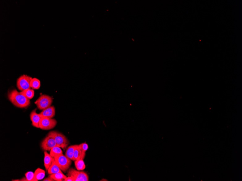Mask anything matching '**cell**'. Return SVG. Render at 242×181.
<instances>
[{
    "instance_id": "cell-1",
    "label": "cell",
    "mask_w": 242,
    "mask_h": 181,
    "mask_svg": "<svg viewBox=\"0 0 242 181\" xmlns=\"http://www.w3.org/2000/svg\"><path fill=\"white\" fill-rule=\"evenodd\" d=\"M8 100L12 104L20 108H26L30 104V100L16 89L11 90L8 94Z\"/></svg>"
},
{
    "instance_id": "cell-2",
    "label": "cell",
    "mask_w": 242,
    "mask_h": 181,
    "mask_svg": "<svg viewBox=\"0 0 242 181\" xmlns=\"http://www.w3.org/2000/svg\"><path fill=\"white\" fill-rule=\"evenodd\" d=\"M54 159L60 169L64 172L68 171L72 163L71 160L63 154L56 156Z\"/></svg>"
},
{
    "instance_id": "cell-3",
    "label": "cell",
    "mask_w": 242,
    "mask_h": 181,
    "mask_svg": "<svg viewBox=\"0 0 242 181\" xmlns=\"http://www.w3.org/2000/svg\"><path fill=\"white\" fill-rule=\"evenodd\" d=\"M53 137L55 140L57 146L65 149H66L69 144V142L64 134L56 131H52L49 133Z\"/></svg>"
},
{
    "instance_id": "cell-4",
    "label": "cell",
    "mask_w": 242,
    "mask_h": 181,
    "mask_svg": "<svg viewBox=\"0 0 242 181\" xmlns=\"http://www.w3.org/2000/svg\"><path fill=\"white\" fill-rule=\"evenodd\" d=\"M53 99L51 97L47 95H42L36 101L37 108L40 110H43L50 106L52 104Z\"/></svg>"
},
{
    "instance_id": "cell-5",
    "label": "cell",
    "mask_w": 242,
    "mask_h": 181,
    "mask_svg": "<svg viewBox=\"0 0 242 181\" xmlns=\"http://www.w3.org/2000/svg\"><path fill=\"white\" fill-rule=\"evenodd\" d=\"M68 176H71L73 178L74 181H88L89 177L87 173L84 171L75 170L73 168H71L67 173Z\"/></svg>"
},
{
    "instance_id": "cell-6",
    "label": "cell",
    "mask_w": 242,
    "mask_h": 181,
    "mask_svg": "<svg viewBox=\"0 0 242 181\" xmlns=\"http://www.w3.org/2000/svg\"><path fill=\"white\" fill-rule=\"evenodd\" d=\"M32 79V77L27 75L21 76L17 80L16 85L18 89L22 92L30 88V82Z\"/></svg>"
},
{
    "instance_id": "cell-7",
    "label": "cell",
    "mask_w": 242,
    "mask_h": 181,
    "mask_svg": "<svg viewBox=\"0 0 242 181\" xmlns=\"http://www.w3.org/2000/svg\"><path fill=\"white\" fill-rule=\"evenodd\" d=\"M57 123L55 119L42 117L39 123L40 129L45 130H49L53 129Z\"/></svg>"
},
{
    "instance_id": "cell-8",
    "label": "cell",
    "mask_w": 242,
    "mask_h": 181,
    "mask_svg": "<svg viewBox=\"0 0 242 181\" xmlns=\"http://www.w3.org/2000/svg\"><path fill=\"white\" fill-rule=\"evenodd\" d=\"M56 146L55 140L53 137L49 133L41 143V147L45 151H50L52 148Z\"/></svg>"
},
{
    "instance_id": "cell-9",
    "label": "cell",
    "mask_w": 242,
    "mask_h": 181,
    "mask_svg": "<svg viewBox=\"0 0 242 181\" xmlns=\"http://www.w3.org/2000/svg\"><path fill=\"white\" fill-rule=\"evenodd\" d=\"M55 108L53 106H52L44 109L39 114L42 117L52 119L55 116Z\"/></svg>"
},
{
    "instance_id": "cell-10",
    "label": "cell",
    "mask_w": 242,
    "mask_h": 181,
    "mask_svg": "<svg viewBox=\"0 0 242 181\" xmlns=\"http://www.w3.org/2000/svg\"><path fill=\"white\" fill-rule=\"evenodd\" d=\"M36 109L32 111L30 113V117L31 121L32 122V125L36 128H39V123L42 117L39 114L36 112Z\"/></svg>"
},
{
    "instance_id": "cell-11",
    "label": "cell",
    "mask_w": 242,
    "mask_h": 181,
    "mask_svg": "<svg viewBox=\"0 0 242 181\" xmlns=\"http://www.w3.org/2000/svg\"><path fill=\"white\" fill-rule=\"evenodd\" d=\"M79 145H75L69 146L66 149L65 155L72 161H75L74 158V153L76 149L79 148Z\"/></svg>"
},
{
    "instance_id": "cell-12",
    "label": "cell",
    "mask_w": 242,
    "mask_h": 181,
    "mask_svg": "<svg viewBox=\"0 0 242 181\" xmlns=\"http://www.w3.org/2000/svg\"><path fill=\"white\" fill-rule=\"evenodd\" d=\"M62 172V171L56 164L54 158H53L52 165L48 170V174L49 175H51Z\"/></svg>"
},
{
    "instance_id": "cell-13",
    "label": "cell",
    "mask_w": 242,
    "mask_h": 181,
    "mask_svg": "<svg viewBox=\"0 0 242 181\" xmlns=\"http://www.w3.org/2000/svg\"><path fill=\"white\" fill-rule=\"evenodd\" d=\"M44 154H45L44 165L46 170L48 171V169L52 165L53 158L52 157L47 151L44 152Z\"/></svg>"
},
{
    "instance_id": "cell-14",
    "label": "cell",
    "mask_w": 242,
    "mask_h": 181,
    "mask_svg": "<svg viewBox=\"0 0 242 181\" xmlns=\"http://www.w3.org/2000/svg\"><path fill=\"white\" fill-rule=\"evenodd\" d=\"M85 155L86 153L83 152L79 147L75 149L73 156L75 161L81 159L83 160Z\"/></svg>"
},
{
    "instance_id": "cell-15",
    "label": "cell",
    "mask_w": 242,
    "mask_h": 181,
    "mask_svg": "<svg viewBox=\"0 0 242 181\" xmlns=\"http://www.w3.org/2000/svg\"><path fill=\"white\" fill-rule=\"evenodd\" d=\"M35 176L37 181L43 179L45 176V170L41 168H38L34 172Z\"/></svg>"
},
{
    "instance_id": "cell-16",
    "label": "cell",
    "mask_w": 242,
    "mask_h": 181,
    "mask_svg": "<svg viewBox=\"0 0 242 181\" xmlns=\"http://www.w3.org/2000/svg\"><path fill=\"white\" fill-rule=\"evenodd\" d=\"M20 93L21 94L26 97L29 100H31L33 98L35 95L34 90L31 89V88L25 90L24 91L21 92Z\"/></svg>"
},
{
    "instance_id": "cell-17",
    "label": "cell",
    "mask_w": 242,
    "mask_h": 181,
    "mask_svg": "<svg viewBox=\"0 0 242 181\" xmlns=\"http://www.w3.org/2000/svg\"><path fill=\"white\" fill-rule=\"evenodd\" d=\"M61 148L57 146L53 147L50 150V155L54 158L56 156L63 154V151Z\"/></svg>"
},
{
    "instance_id": "cell-18",
    "label": "cell",
    "mask_w": 242,
    "mask_h": 181,
    "mask_svg": "<svg viewBox=\"0 0 242 181\" xmlns=\"http://www.w3.org/2000/svg\"><path fill=\"white\" fill-rule=\"evenodd\" d=\"M49 176L56 181H64L65 179L67 177L66 176L63 174L62 172L50 175Z\"/></svg>"
},
{
    "instance_id": "cell-19",
    "label": "cell",
    "mask_w": 242,
    "mask_h": 181,
    "mask_svg": "<svg viewBox=\"0 0 242 181\" xmlns=\"http://www.w3.org/2000/svg\"><path fill=\"white\" fill-rule=\"evenodd\" d=\"M75 167L79 171H82L85 169L86 165L83 159L75 160L74 162Z\"/></svg>"
},
{
    "instance_id": "cell-20",
    "label": "cell",
    "mask_w": 242,
    "mask_h": 181,
    "mask_svg": "<svg viewBox=\"0 0 242 181\" xmlns=\"http://www.w3.org/2000/svg\"><path fill=\"white\" fill-rule=\"evenodd\" d=\"M41 86L40 81V80L36 78H32L30 82V87L32 89H38Z\"/></svg>"
},
{
    "instance_id": "cell-21",
    "label": "cell",
    "mask_w": 242,
    "mask_h": 181,
    "mask_svg": "<svg viewBox=\"0 0 242 181\" xmlns=\"http://www.w3.org/2000/svg\"><path fill=\"white\" fill-rule=\"evenodd\" d=\"M25 176L28 181H38L35 177L34 173L32 172H27L25 174Z\"/></svg>"
},
{
    "instance_id": "cell-22",
    "label": "cell",
    "mask_w": 242,
    "mask_h": 181,
    "mask_svg": "<svg viewBox=\"0 0 242 181\" xmlns=\"http://www.w3.org/2000/svg\"><path fill=\"white\" fill-rule=\"evenodd\" d=\"M79 148L83 152H86L88 149V146L86 143H83L79 145Z\"/></svg>"
},
{
    "instance_id": "cell-23",
    "label": "cell",
    "mask_w": 242,
    "mask_h": 181,
    "mask_svg": "<svg viewBox=\"0 0 242 181\" xmlns=\"http://www.w3.org/2000/svg\"><path fill=\"white\" fill-rule=\"evenodd\" d=\"M65 181H74L73 178L71 176L67 177L64 180Z\"/></svg>"
},
{
    "instance_id": "cell-24",
    "label": "cell",
    "mask_w": 242,
    "mask_h": 181,
    "mask_svg": "<svg viewBox=\"0 0 242 181\" xmlns=\"http://www.w3.org/2000/svg\"><path fill=\"white\" fill-rule=\"evenodd\" d=\"M55 181L53 179H52L51 177L49 176V177H48L43 180V181Z\"/></svg>"
}]
</instances>
